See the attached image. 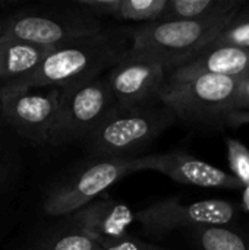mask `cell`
I'll return each instance as SVG.
<instances>
[{"instance_id": "cell-3", "label": "cell", "mask_w": 249, "mask_h": 250, "mask_svg": "<svg viewBox=\"0 0 249 250\" xmlns=\"http://www.w3.org/2000/svg\"><path fill=\"white\" fill-rule=\"evenodd\" d=\"M176 122L175 113L160 101L125 110L116 107L85 139V144L100 160L136 158L139 151Z\"/></svg>"}, {"instance_id": "cell-11", "label": "cell", "mask_w": 249, "mask_h": 250, "mask_svg": "<svg viewBox=\"0 0 249 250\" xmlns=\"http://www.w3.org/2000/svg\"><path fill=\"white\" fill-rule=\"evenodd\" d=\"M169 70L153 62L126 57L106 78L117 108H132L158 101Z\"/></svg>"}, {"instance_id": "cell-15", "label": "cell", "mask_w": 249, "mask_h": 250, "mask_svg": "<svg viewBox=\"0 0 249 250\" xmlns=\"http://www.w3.org/2000/svg\"><path fill=\"white\" fill-rule=\"evenodd\" d=\"M245 6L242 0H169L164 19L203 21L223 18L241 10Z\"/></svg>"}, {"instance_id": "cell-20", "label": "cell", "mask_w": 249, "mask_h": 250, "mask_svg": "<svg viewBox=\"0 0 249 250\" xmlns=\"http://www.w3.org/2000/svg\"><path fill=\"white\" fill-rule=\"evenodd\" d=\"M227 160L232 168L233 176L244 183V186L249 185V149L239 139L227 138Z\"/></svg>"}, {"instance_id": "cell-6", "label": "cell", "mask_w": 249, "mask_h": 250, "mask_svg": "<svg viewBox=\"0 0 249 250\" xmlns=\"http://www.w3.org/2000/svg\"><path fill=\"white\" fill-rule=\"evenodd\" d=\"M238 217L236 207L225 199H205L182 204L176 198H166L135 212V221L145 233L161 236L178 229L227 227Z\"/></svg>"}, {"instance_id": "cell-4", "label": "cell", "mask_w": 249, "mask_h": 250, "mask_svg": "<svg viewBox=\"0 0 249 250\" xmlns=\"http://www.w3.org/2000/svg\"><path fill=\"white\" fill-rule=\"evenodd\" d=\"M241 78L201 75L189 79H167L158 101L169 107L178 120L207 125L223 120L235 111Z\"/></svg>"}, {"instance_id": "cell-8", "label": "cell", "mask_w": 249, "mask_h": 250, "mask_svg": "<svg viewBox=\"0 0 249 250\" xmlns=\"http://www.w3.org/2000/svg\"><path fill=\"white\" fill-rule=\"evenodd\" d=\"M131 173H135V158L98 160L53 189L44 202V212L51 217L72 215Z\"/></svg>"}, {"instance_id": "cell-12", "label": "cell", "mask_w": 249, "mask_h": 250, "mask_svg": "<svg viewBox=\"0 0 249 250\" xmlns=\"http://www.w3.org/2000/svg\"><path fill=\"white\" fill-rule=\"evenodd\" d=\"M135 221V212L113 199L95 201L70 215V227L84 231L98 243L119 240L128 236Z\"/></svg>"}, {"instance_id": "cell-13", "label": "cell", "mask_w": 249, "mask_h": 250, "mask_svg": "<svg viewBox=\"0 0 249 250\" xmlns=\"http://www.w3.org/2000/svg\"><path fill=\"white\" fill-rule=\"evenodd\" d=\"M249 73V48L235 45L210 47L186 64L175 69L169 78L175 81L201 75L242 78Z\"/></svg>"}, {"instance_id": "cell-24", "label": "cell", "mask_w": 249, "mask_h": 250, "mask_svg": "<svg viewBox=\"0 0 249 250\" xmlns=\"http://www.w3.org/2000/svg\"><path fill=\"white\" fill-rule=\"evenodd\" d=\"M225 123L230 127H241L244 125H249V110L248 111H232L225 119Z\"/></svg>"}, {"instance_id": "cell-7", "label": "cell", "mask_w": 249, "mask_h": 250, "mask_svg": "<svg viewBox=\"0 0 249 250\" xmlns=\"http://www.w3.org/2000/svg\"><path fill=\"white\" fill-rule=\"evenodd\" d=\"M100 19L79 10L51 13H22L4 22L3 37L44 48H54L103 31Z\"/></svg>"}, {"instance_id": "cell-17", "label": "cell", "mask_w": 249, "mask_h": 250, "mask_svg": "<svg viewBox=\"0 0 249 250\" xmlns=\"http://www.w3.org/2000/svg\"><path fill=\"white\" fill-rule=\"evenodd\" d=\"M169 0H122L116 19L148 25L164 19Z\"/></svg>"}, {"instance_id": "cell-9", "label": "cell", "mask_w": 249, "mask_h": 250, "mask_svg": "<svg viewBox=\"0 0 249 250\" xmlns=\"http://www.w3.org/2000/svg\"><path fill=\"white\" fill-rule=\"evenodd\" d=\"M62 100L60 89L47 92L7 85L1 94V111L9 125L35 144H48Z\"/></svg>"}, {"instance_id": "cell-10", "label": "cell", "mask_w": 249, "mask_h": 250, "mask_svg": "<svg viewBox=\"0 0 249 250\" xmlns=\"http://www.w3.org/2000/svg\"><path fill=\"white\" fill-rule=\"evenodd\" d=\"M153 170L169 179L189 186L205 189H244V183L213 164L201 161L185 152H161L135 158V171Z\"/></svg>"}, {"instance_id": "cell-16", "label": "cell", "mask_w": 249, "mask_h": 250, "mask_svg": "<svg viewBox=\"0 0 249 250\" xmlns=\"http://www.w3.org/2000/svg\"><path fill=\"white\" fill-rule=\"evenodd\" d=\"M192 239L200 250H249V236L229 227H197Z\"/></svg>"}, {"instance_id": "cell-22", "label": "cell", "mask_w": 249, "mask_h": 250, "mask_svg": "<svg viewBox=\"0 0 249 250\" xmlns=\"http://www.w3.org/2000/svg\"><path fill=\"white\" fill-rule=\"evenodd\" d=\"M100 250H166L163 248H158L156 245L147 243L144 240H139L131 234L119 239V240H113V242H106L101 243V249Z\"/></svg>"}, {"instance_id": "cell-1", "label": "cell", "mask_w": 249, "mask_h": 250, "mask_svg": "<svg viewBox=\"0 0 249 250\" xmlns=\"http://www.w3.org/2000/svg\"><path fill=\"white\" fill-rule=\"evenodd\" d=\"M132 26H113L51 48L40 66L19 82L21 88L68 89L91 82L112 70L131 51Z\"/></svg>"}, {"instance_id": "cell-5", "label": "cell", "mask_w": 249, "mask_h": 250, "mask_svg": "<svg viewBox=\"0 0 249 250\" xmlns=\"http://www.w3.org/2000/svg\"><path fill=\"white\" fill-rule=\"evenodd\" d=\"M60 91L62 100L50 132V145L85 141L116 108L106 78H97L91 82Z\"/></svg>"}, {"instance_id": "cell-21", "label": "cell", "mask_w": 249, "mask_h": 250, "mask_svg": "<svg viewBox=\"0 0 249 250\" xmlns=\"http://www.w3.org/2000/svg\"><path fill=\"white\" fill-rule=\"evenodd\" d=\"M120 4L122 0H78L73 3V6L78 7L79 12L95 19L104 16L116 18Z\"/></svg>"}, {"instance_id": "cell-23", "label": "cell", "mask_w": 249, "mask_h": 250, "mask_svg": "<svg viewBox=\"0 0 249 250\" xmlns=\"http://www.w3.org/2000/svg\"><path fill=\"white\" fill-rule=\"evenodd\" d=\"M249 110V73L241 78V85L238 91L235 111H248Z\"/></svg>"}, {"instance_id": "cell-26", "label": "cell", "mask_w": 249, "mask_h": 250, "mask_svg": "<svg viewBox=\"0 0 249 250\" xmlns=\"http://www.w3.org/2000/svg\"><path fill=\"white\" fill-rule=\"evenodd\" d=\"M3 32H4V22H0V38L3 37Z\"/></svg>"}, {"instance_id": "cell-14", "label": "cell", "mask_w": 249, "mask_h": 250, "mask_svg": "<svg viewBox=\"0 0 249 250\" xmlns=\"http://www.w3.org/2000/svg\"><path fill=\"white\" fill-rule=\"evenodd\" d=\"M51 48L37 47L13 38H0V81L19 82L31 75Z\"/></svg>"}, {"instance_id": "cell-18", "label": "cell", "mask_w": 249, "mask_h": 250, "mask_svg": "<svg viewBox=\"0 0 249 250\" xmlns=\"http://www.w3.org/2000/svg\"><path fill=\"white\" fill-rule=\"evenodd\" d=\"M219 45H235L249 48V6H245L238 12L232 22L223 29L219 38L211 47Z\"/></svg>"}, {"instance_id": "cell-25", "label": "cell", "mask_w": 249, "mask_h": 250, "mask_svg": "<svg viewBox=\"0 0 249 250\" xmlns=\"http://www.w3.org/2000/svg\"><path fill=\"white\" fill-rule=\"evenodd\" d=\"M242 207L245 211L249 212V185L244 188V195H242Z\"/></svg>"}, {"instance_id": "cell-19", "label": "cell", "mask_w": 249, "mask_h": 250, "mask_svg": "<svg viewBox=\"0 0 249 250\" xmlns=\"http://www.w3.org/2000/svg\"><path fill=\"white\" fill-rule=\"evenodd\" d=\"M101 243H98L91 236L85 234L81 230L70 229L69 231L60 233L54 237H50L41 250H100Z\"/></svg>"}, {"instance_id": "cell-2", "label": "cell", "mask_w": 249, "mask_h": 250, "mask_svg": "<svg viewBox=\"0 0 249 250\" xmlns=\"http://www.w3.org/2000/svg\"><path fill=\"white\" fill-rule=\"evenodd\" d=\"M238 12L203 21L166 19L134 26L132 45L126 57L158 63L172 73L210 48Z\"/></svg>"}]
</instances>
